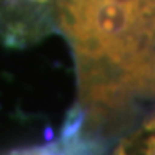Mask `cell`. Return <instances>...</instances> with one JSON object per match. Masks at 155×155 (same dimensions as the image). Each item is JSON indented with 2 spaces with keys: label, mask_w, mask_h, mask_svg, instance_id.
Listing matches in <instances>:
<instances>
[{
  "label": "cell",
  "mask_w": 155,
  "mask_h": 155,
  "mask_svg": "<svg viewBox=\"0 0 155 155\" xmlns=\"http://www.w3.org/2000/svg\"><path fill=\"white\" fill-rule=\"evenodd\" d=\"M86 117H87L86 111L79 104L71 108V111L68 112L65 122H63V127H62V144L71 143V141L78 138L84 122H86Z\"/></svg>",
  "instance_id": "obj_1"
},
{
  "label": "cell",
  "mask_w": 155,
  "mask_h": 155,
  "mask_svg": "<svg viewBox=\"0 0 155 155\" xmlns=\"http://www.w3.org/2000/svg\"><path fill=\"white\" fill-rule=\"evenodd\" d=\"M144 155H155V136H150L146 143Z\"/></svg>",
  "instance_id": "obj_2"
}]
</instances>
